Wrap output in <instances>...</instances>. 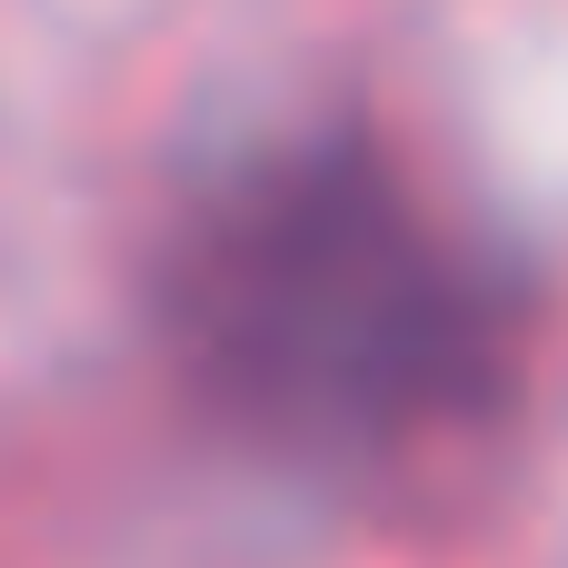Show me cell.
<instances>
[{
  "mask_svg": "<svg viewBox=\"0 0 568 568\" xmlns=\"http://www.w3.org/2000/svg\"><path fill=\"white\" fill-rule=\"evenodd\" d=\"M519 270L379 140L230 160L160 250V349L260 459L379 479L469 439L519 379Z\"/></svg>",
  "mask_w": 568,
  "mask_h": 568,
  "instance_id": "6da1fadb",
  "label": "cell"
}]
</instances>
